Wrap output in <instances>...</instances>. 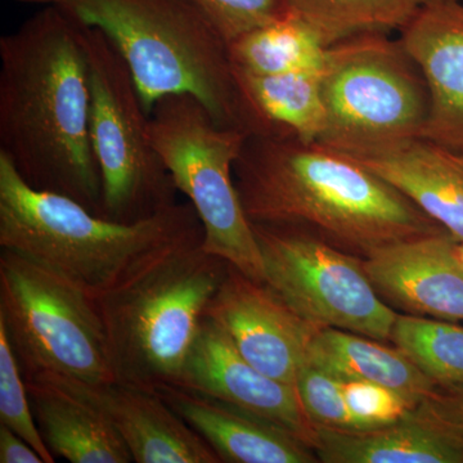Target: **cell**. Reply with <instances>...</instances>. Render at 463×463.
Masks as SVG:
<instances>
[{
	"mask_svg": "<svg viewBox=\"0 0 463 463\" xmlns=\"http://www.w3.org/2000/svg\"><path fill=\"white\" fill-rule=\"evenodd\" d=\"M399 33L430 96L423 138L463 151V2L434 0Z\"/></svg>",
	"mask_w": 463,
	"mask_h": 463,
	"instance_id": "obj_16",
	"label": "cell"
},
{
	"mask_svg": "<svg viewBox=\"0 0 463 463\" xmlns=\"http://www.w3.org/2000/svg\"><path fill=\"white\" fill-rule=\"evenodd\" d=\"M237 83L261 136H294L318 142L326 127L321 72L252 75L237 71Z\"/></svg>",
	"mask_w": 463,
	"mask_h": 463,
	"instance_id": "obj_21",
	"label": "cell"
},
{
	"mask_svg": "<svg viewBox=\"0 0 463 463\" xmlns=\"http://www.w3.org/2000/svg\"><path fill=\"white\" fill-rule=\"evenodd\" d=\"M341 381L354 431L376 430L392 425L420 403L397 390L368 381Z\"/></svg>",
	"mask_w": 463,
	"mask_h": 463,
	"instance_id": "obj_27",
	"label": "cell"
},
{
	"mask_svg": "<svg viewBox=\"0 0 463 463\" xmlns=\"http://www.w3.org/2000/svg\"><path fill=\"white\" fill-rule=\"evenodd\" d=\"M328 48L315 27L291 11L228 43L233 69L252 75L321 72Z\"/></svg>",
	"mask_w": 463,
	"mask_h": 463,
	"instance_id": "obj_22",
	"label": "cell"
},
{
	"mask_svg": "<svg viewBox=\"0 0 463 463\" xmlns=\"http://www.w3.org/2000/svg\"><path fill=\"white\" fill-rule=\"evenodd\" d=\"M453 254H455L457 263L463 270V242H453Z\"/></svg>",
	"mask_w": 463,
	"mask_h": 463,
	"instance_id": "obj_32",
	"label": "cell"
},
{
	"mask_svg": "<svg viewBox=\"0 0 463 463\" xmlns=\"http://www.w3.org/2000/svg\"><path fill=\"white\" fill-rule=\"evenodd\" d=\"M90 103L83 30L65 9L48 5L0 38V154L33 188L102 218Z\"/></svg>",
	"mask_w": 463,
	"mask_h": 463,
	"instance_id": "obj_1",
	"label": "cell"
},
{
	"mask_svg": "<svg viewBox=\"0 0 463 463\" xmlns=\"http://www.w3.org/2000/svg\"><path fill=\"white\" fill-rule=\"evenodd\" d=\"M0 463H44L41 455L16 432L0 425Z\"/></svg>",
	"mask_w": 463,
	"mask_h": 463,
	"instance_id": "obj_29",
	"label": "cell"
},
{
	"mask_svg": "<svg viewBox=\"0 0 463 463\" xmlns=\"http://www.w3.org/2000/svg\"><path fill=\"white\" fill-rule=\"evenodd\" d=\"M251 225L264 282L304 321L383 343L392 339L398 312L377 294L364 259L297 225Z\"/></svg>",
	"mask_w": 463,
	"mask_h": 463,
	"instance_id": "obj_10",
	"label": "cell"
},
{
	"mask_svg": "<svg viewBox=\"0 0 463 463\" xmlns=\"http://www.w3.org/2000/svg\"><path fill=\"white\" fill-rule=\"evenodd\" d=\"M230 43L288 11L283 0H187Z\"/></svg>",
	"mask_w": 463,
	"mask_h": 463,
	"instance_id": "obj_28",
	"label": "cell"
},
{
	"mask_svg": "<svg viewBox=\"0 0 463 463\" xmlns=\"http://www.w3.org/2000/svg\"><path fill=\"white\" fill-rule=\"evenodd\" d=\"M295 388L307 419L317 429L354 431V422L343 392V381L306 364L298 371Z\"/></svg>",
	"mask_w": 463,
	"mask_h": 463,
	"instance_id": "obj_26",
	"label": "cell"
},
{
	"mask_svg": "<svg viewBox=\"0 0 463 463\" xmlns=\"http://www.w3.org/2000/svg\"><path fill=\"white\" fill-rule=\"evenodd\" d=\"M51 376L105 412L129 449L133 462H222L205 439L155 390L120 383H88L58 374Z\"/></svg>",
	"mask_w": 463,
	"mask_h": 463,
	"instance_id": "obj_15",
	"label": "cell"
},
{
	"mask_svg": "<svg viewBox=\"0 0 463 463\" xmlns=\"http://www.w3.org/2000/svg\"><path fill=\"white\" fill-rule=\"evenodd\" d=\"M203 230L190 201L136 222L93 214L78 201L33 188L0 154V248L11 250L99 298L152 255Z\"/></svg>",
	"mask_w": 463,
	"mask_h": 463,
	"instance_id": "obj_3",
	"label": "cell"
},
{
	"mask_svg": "<svg viewBox=\"0 0 463 463\" xmlns=\"http://www.w3.org/2000/svg\"><path fill=\"white\" fill-rule=\"evenodd\" d=\"M0 425L25 439L44 463L56 458L45 444L27 392L26 381L5 326L0 323Z\"/></svg>",
	"mask_w": 463,
	"mask_h": 463,
	"instance_id": "obj_25",
	"label": "cell"
},
{
	"mask_svg": "<svg viewBox=\"0 0 463 463\" xmlns=\"http://www.w3.org/2000/svg\"><path fill=\"white\" fill-rule=\"evenodd\" d=\"M183 386L267 420L315 449L317 428L307 419L294 385L272 379L249 364L227 332L203 317L183 368Z\"/></svg>",
	"mask_w": 463,
	"mask_h": 463,
	"instance_id": "obj_12",
	"label": "cell"
},
{
	"mask_svg": "<svg viewBox=\"0 0 463 463\" xmlns=\"http://www.w3.org/2000/svg\"><path fill=\"white\" fill-rule=\"evenodd\" d=\"M398 315L392 341L441 388L463 385V325Z\"/></svg>",
	"mask_w": 463,
	"mask_h": 463,
	"instance_id": "obj_24",
	"label": "cell"
},
{
	"mask_svg": "<svg viewBox=\"0 0 463 463\" xmlns=\"http://www.w3.org/2000/svg\"><path fill=\"white\" fill-rule=\"evenodd\" d=\"M440 392L453 412L463 421V385L446 386V388L440 386Z\"/></svg>",
	"mask_w": 463,
	"mask_h": 463,
	"instance_id": "obj_30",
	"label": "cell"
},
{
	"mask_svg": "<svg viewBox=\"0 0 463 463\" xmlns=\"http://www.w3.org/2000/svg\"><path fill=\"white\" fill-rule=\"evenodd\" d=\"M447 233L394 243L364 259L380 298L403 315L463 322V270Z\"/></svg>",
	"mask_w": 463,
	"mask_h": 463,
	"instance_id": "obj_13",
	"label": "cell"
},
{
	"mask_svg": "<svg viewBox=\"0 0 463 463\" xmlns=\"http://www.w3.org/2000/svg\"><path fill=\"white\" fill-rule=\"evenodd\" d=\"M354 160L394 185L456 242H463V151L419 137Z\"/></svg>",
	"mask_w": 463,
	"mask_h": 463,
	"instance_id": "obj_18",
	"label": "cell"
},
{
	"mask_svg": "<svg viewBox=\"0 0 463 463\" xmlns=\"http://www.w3.org/2000/svg\"><path fill=\"white\" fill-rule=\"evenodd\" d=\"M83 30L90 78V137L103 183L102 218L136 223L176 203L175 183L148 137L149 115L120 52Z\"/></svg>",
	"mask_w": 463,
	"mask_h": 463,
	"instance_id": "obj_9",
	"label": "cell"
},
{
	"mask_svg": "<svg viewBox=\"0 0 463 463\" xmlns=\"http://www.w3.org/2000/svg\"><path fill=\"white\" fill-rule=\"evenodd\" d=\"M155 392L205 439L222 462H319L306 441L248 411L174 383Z\"/></svg>",
	"mask_w": 463,
	"mask_h": 463,
	"instance_id": "obj_17",
	"label": "cell"
},
{
	"mask_svg": "<svg viewBox=\"0 0 463 463\" xmlns=\"http://www.w3.org/2000/svg\"><path fill=\"white\" fill-rule=\"evenodd\" d=\"M0 323L25 379L115 383L97 298L7 249L0 251Z\"/></svg>",
	"mask_w": 463,
	"mask_h": 463,
	"instance_id": "obj_8",
	"label": "cell"
},
{
	"mask_svg": "<svg viewBox=\"0 0 463 463\" xmlns=\"http://www.w3.org/2000/svg\"><path fill=\"white\" fill-rule=\"evenodd\" d=\"M315 452L325 463H463V421L439 389L385 428L317 429Z\"/></svg>",
	"mask_w": 463,
	"mask_h": 463,
	"instance_id": "obj_14",
	"label": "cell"
},
{
	"mask_svg": "<svg viewBox=\"0 0 463 463\" xmlns=\"http://www.w3.org/2000/svg\"><path fill=\"white\" fill-rule=\"evenodd\" d=\"M60 7L114 43L148 115L163 97L191 94L222 127L257 134L228 43L187 0H66Z\"/></svg>",
	"mask_w": 463,
	"mask_h": 463,
	"instance_id": "obj_4",
	"label": "cell"
},
{
	"mask_svg": "<svg viewBox=\"0 0 463 463\" xmlns=\"http://www.w3.org/2000/svg\"><path fill=\"white\" fill-rule=\"evenodd\" d=\"M307 364L337 379L368 381L417 402L434 397L440 389L399 347L337 328L316 331Z\"/></svg>",
	"mask_w": 463,
	"mask_h": 463,
	"instance_id": "obj_20",
	"label": "cell"
},
{
	"mask_svg": "<svg viewBox=\"0 0 463 463\" xmlns=\"http://www.w3.org/2000/svg\"><path fill=\"white\" fill-rule=\"evenodd\" d=\"M18 3H29V5H61L66 0H14Z\"/></svg>",
	"mask_w": 463,
	"mask_h": 463,
	"instance_id": "obj_31",
	"label": "cell"
},
{
	"mask_svg": "<svg viewBox=\"0 0 463 463\" xmlns=\"http://www.w3.org/2000/svg\"><path fill=\"white\" fill-rule=\"evenodd\" d=\"M434 0H283L331 47L362 33L401 32Z\"/></svg>",
	"mask_w": 463,
	"mask_h": 463,
	"instance_id": "obj_23",
	"label": "cell"
},
{
	"mask_svg": "<svg viewBox=\"0 0 463 463\" xmlns=\"http://www.w3.org/2000/svg\"><path fill=\"white\" fill-rule=\"evenodd\" d=\"M203 241L200 230L170 243L97 298L115 383L156 390L181 379L228 265Z\"/></svg>",
	"mask_w": 463,
	"mask_h": 463,
	"instance_id": "obj_5",
	"label": "cell"
},
{
	"mask_svg": "<svg viewBox=\"0 0 463 463\" xmlns=\"http://www.w3.org/2000/svg\"><path fill=\"white\" fill-rule=\"evenodd\" d=\"M321 84L322 145L356 158L422 137L430 96L401 39L370 33L331 45Z\"/></svg>",
	"mask_w": 463,
	"mask_h": 463,
	"instance_id": "obj_6",
	"label": "cell"
},
{
	"mask_svg": "<svg viewBox=\"0 0 463 463\" xmlns=\"http://www.w3.org/2000/svg\"><path fill=\"white\" fill-rule=\"evenodd\" d=\"M205 317L221 326L259 371L294 385L318 327L304 321L265 282L228 263Z\"/></svg>",
	"mask_w": 463,
	"mask_h": 463,
	"instance_id": "obj_11",
	"label": "cell"
},
{
	"mask_svg": "<svg viewBox=\"0 0 463 463\" xmlns=\"http://www.w3.org/2000/svg\"><path fill=\"white\" fill-rule=\"evenodd\" d=\"M148 137L187 196L203 228V246L264 282L263 259L234 182L233 167L248 134L216 123L191 94H169L155 103Z\"/></svg>",
	"mask_w": 463,
	"mask_h": 463,
	"instance_id": "obj_7",
	"label": "cell"
},
{
	"mask_svg": "<svg viewBox=\"0 0 463 463\" xmlns=\"http://www.w3.org/2000/svg\"><path fill=\"white\" fill-rule=\"evenodd\" d=\"M233 174L251 223L297 225L362 259L447 233L394 185L319 142L252 134Z\"/></svg>",
	"mask_w": 463,
	"mask_h": 463,
	"instance_id": "obj_2",
	"label": "cell"
},
{
	"mask_svg": "<svg viewBox=\"0 0 463 463\" xmlns=\"http://www.w3.org/2000/svg\"><path fill=\"white\" fill-rule=\"evenodd\" d=\"M33 416L54 458L71 463H130L129 449L108 416L51 374L25 379Z\"/></svg>",
	"mask_w": 463,
	"mask_h": 463,
	"instance_id": "obj_19",
	"label": "cell"
}]
</instances>
